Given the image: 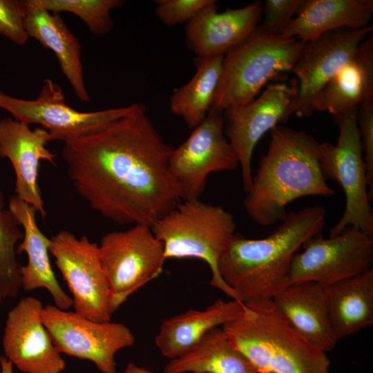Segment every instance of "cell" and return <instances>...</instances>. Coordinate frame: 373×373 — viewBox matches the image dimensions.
Segmentation results:
<instances>
[{
    "label": "cell",
    "mask_w": 373,
    "mask_h": 373,
    "mask_svg": "<svg viewBox=\"0 0 373 373\" xmlns=\"http://www.w3.org/2000/svg\"><path fill=\"white\" fill-rule=\"evenodd\" d=\"M245 304L218 299L203 310L190 309L162 321L155 343L161 354L173 359L189 352L203 336L240 316Z\"/></svg>",
    "instance_id": "24"
},
{
    "label": "cell",
    "mask_w": 373,
    "mask_h": 373,
    "mask_svg": "<svg viewBox=\"0 0 373 373\" xmlns=\"http://www.w3.org/2000/svg\"><path fill=\"white\" fill-rule=\"evenodd\" d=\"M331 329L337 340L373 324V269L325 285Z\"/></svg>",
    "instance_id": "25"
},
{
    "label": "cell",
    "mask_w": 373,
    "mask_h": 373,
    "mask_svg": "<svg viewBox=\"0 0 373 373\" xmlns=\"http://www.w3.org/2000/svg\"><path fill=\"white\" fill-rule=\"evenodd\" d=\"M25 28L29 37L37 39L57 57L61 70L77 97L84 102L90 101L84 79L81 60V45L68 28L59 14L51 12L37 0H23Z\"/></svg>",
    "instance_id": "20"
},
{
    "label": "cell",
    "mask_w": 373,
    "mask_h": 373,
    "mask_svg": "<svg viewBox=\"0 0 373 373\" xmlns=\"http://www.w3.org/2000/svg\"><path fill=\"white\" fill-rule=\"evenodd\" d=\"M51 142L41 127L32 130L29 125L13 117L0 119V157L7 158L15 174V195L33 207L43 218L46 216L38 184L41 161L55 165L56 155L47 149Z\"/></svg>",
    "instance_id": "17"
},
{
    "label": "cell",
    "mask_w": 373,
    "mask_h": 373,
    "mask_svg": "<svg viewBox=\"0 0 373 373\" xmlns=\"http://www.w3.org/2000/svg\"><path fill=\"white\" fill-rule=\"evenodd\" d=\"M224 56L197 57L193 77L175 90L170 98V109L193 129L210 111L220 78Z\"/></svg>",
    "instance_id": "27"
},
{
    "label": "cell",
    "mask_w": 373,
    "mask_h": 373,
    "mask_svg": "<svg viewBox=\"0 0 373 373\" xmlns=\"http://www.w3.org/2000/svg\"><path fill=\"white\" fill-rule=\"evenodd\" d=\"M98 247L113 312L131 295L157 278L166 260L162 243L146 224L108 232L102 237Z\"/></svg>",
    "instance_id": "8"
},
{
    "label": "cell",
    "mask_w": 373,
    "mask_h": 373,
    "mask_svg": "<svg viewBox=\"0 0 373 373\" xmlns=\"http://www.w3.org/2000/svg\"><path fill=\"white\" fill-rule=\"evenodd\" d=\"M364 163L366 169L368 193L373 198V97L365 99L356 114Z\"/></svg>",
    "instance_id": "33"
},
{
    "label": "cell",
    "mask_w": 373,
    "mask_h": 373,
    "mask_svg": "<svg viewBox=\"0 0 373 373\" xmlns=\"http://www.w3.org/2000/svg\"><path fill=\"white\" fill-rule=\"evenodd\" d=\"M213 0H157L155 15L165 26L188 23Z\"/></svg>",
    "instance_id": "32"
},
{
    "label": "cell",
    "mask_w": 373,
    "mask_h": 373,
    "mask_svg": "<svg viewBox=\"0 0 373 373\" xmlns=\"http://www.w3.org/2000/svg\"><path fill=\"white\" fill-rule=\"evenodd\" d=\"M244 304L222 329L257 373H329L326 352L305 340L271 299Z\"/></svg>",
    "instance_id": "4"
},
{
    "label": "cell",
    "mask_w": 373,
    "mask_h": 373,
    "mask_svg": "<svg viewBox=\"0 0 373 373\" xmlns=\"http://www.w3.org/2000/svg\"><path fill=\"white\" fill-rule=\"evenodd\" d=\"M296 14L278 37L296 38L309 43L335 29H360L370 26L373 1L305 0Z\"/></svg>",
    "instance_id": "22"
},
{
    "label": "cell",
    "mask_w": 373,
    "mask_h": 373,
    "mask_svg": "<svg viewBox=\"0 0 373 373\" xmlns=\"http://www.w3.org/2000/svg\"><path fill=\"white\" fill-rule=\"evenodd\" d=\"M46 10L59 14L68 12L80 18L95 35H105L113 28L111 12L121 7L122 0H37Z\"/></svg>",
    "instance_id": "29"
},
{
    "label": "cell",
    "mask_w": 373,
    "mask_h": 373,
    "mask_svg": "<svg viewBox=\"0 0 373 373\" xmlns=\"http://www.w3.org/2000/svg\"><path fill=\"white\" fill-rule=\"evenodd\" d=\"M133 104L94 112H79L65 101L61 87L45 79L37 97L33 100L16 98L0 90V108L27 125L39 124L49 134L50 141H68L98 132L120 119Z\"/></svg>",
    "instance_id": "11"
},
{
    "label": "cell",
    "mask_w": 373,
    "mask_h": 373,
    "mask_svg": "<svg viewBox=\"0 0 373 373\" xmlns=\"http://www.w3.org/2000/svg\"><path fill=\"white\" fill-rule=\"evenodd\" d=\"M164 373H257L249 361L214 327L189 352L171 359Z\"/></svg>",
    "instance_id": "26"
},
{
    "label": "cell",
    "mask_w": 373,
    "mask_h": 373,
    "mask_svg": "<svg viewBox=\"0 0 373 373\" xmlns=\"http://www.w3.org/2000/svg\"><path fill=\"white\" fill-rule=\"evenodd\" d=\"M306 44L296 38L266 35L258 26L224 55L211 109L224 111L253 101L269 80L292 70Z\"/></svg>",
    "instance_id": "6"
},
{
    "label": "cell",
    "mask_w": 373,
    "mask_h": 373,
    "mask_svg": "<svg viewBox=\"0 0 373 373\" xmlns=\"http://www.w3.org/2000/svg\"><path fill=\"white\" fill-rule=\"evenodd\" d=\"M23 229L6 207L5 195L0 187V304L15 298L21 288L20 267L17 248L23 239Z\"/></svg>",
    "instance_id": "28"
},
{
    "label": "cell",
    "mask_w": 373,
    "mask_h": 373,
    "mask_svg": "<svg viewBox=\"0 0 373 373\" xmlns=\"http://www.w3.org/2000/svg\"><path fill=\"white\" fill-rule=\"evenodd\" d=\"M41 318L61 354L90 361L102 373H115L117 352L135 342L122 323L94 321L55 305L44 306Z\"/></svg>",
    "instance_id": "10"
},
{
    "label": "cell",
    "mask_w": 373,
    "mask_h": 373,
    "mask_svg": "<svg viewBox=\"0 0 373 373\" xmlns=\"http://www.w3.org/2000/svg\"><path fill=\"white\" fill-rule=\"evenodd\" d=\"M305 0H266L258 28L266 35L278 37L301 8Z\"/></svg>",
    "instance_id": "30"
},
{
    "label": "cell",
    "mask_w": 373,
    "mask_h": 373,
    "mask_svg": "<svg viewBox=\"0 0 373 373\" xmlns=\"http://www.w3.org/2000/svg\"><path fill=\"white\" fill-rule=\"evenodd\" d=\"M115 373H151L148 370L139 367L133 363H129L122 372Z\"/></svg>",
    "instance_id": "34"
},
{
    "label": "cell",
    "mask_w": 373,
    "mask_h": 373,
    "mask_svg": "<svg viewBox=\"0 0 373 373\" xmlns=\"http://www.w3.org/2000/svg\"><path fill=\"white\" fill-rule=\"evenodd\" d=\"M49 251L70 291L75 312L94 321H111L114 312L98 245L62 229L50 238Z\"/></svg>",
    "instance_id": "9"
},
{
    "label": "cell",
    "mask_w": 373,
    "mask_h": 373,
    "mask_svg": "<svg viewBox=\"0 0 373 373\" xmlns=\"http://www.w3.org/2000/svg\"><path fill=\"white\" fill-rule=\"evenodd\" d=\"M238 166L225 136L223 111L213 109L182 144L173 148L169 158L170 172L183 200L199 199L210 173L235 171Z\"/></svg>",
    "instance_id": "12"
},
{
    "label": "cell",
    "mask_w": 373,
    "mask_h": 373,
    "mask_svg": "<svg viewBox=\"0 0 373 373\" xmlns=\"http://www.w3.org/2000/svg\"><path fill=\"white\" fill-rule=\"evenodd\" d=\"M236 227L231 213L220 205L207 204L199 199L180 202L151 226L164 246L166 259L204 260L211 272L210 284L237 300L236 292L223 281L218 268Z\"/></svg>",
    "instance_id": "5"
},
{
    "label": "cell",
    "mask_w": 373,
    "mask_h": 373,
    "mask_svg": "<svg viewBox=\"0 0 373 373\" xmlns=\"http://www.w3.org/2000/svg\"><path fill=\"white\" fill-rule=\"evenodd\" d=\"M372 29V25L360 29L338 28L307 43L292 69L298 84L290 106L291 114L302 117L314 113L312 104L319 92L351 59Z\"/></svg>",
    "instance_id": "15"
},
{
    "label": "cell",
    "mask_w": 373,
    "mask_h": 373,
    "mask_svg": "<svg viewBox=\"0 0 373 373\" xmlns=\"http://www.w3.org/2000/svg\"><path fill=\"white\" fill-rule=\"evenodd\" d=\"M25 14L23 0H0V35L17 45L26 44L29 36L25 28Z\"/></svg>",
    "instance_id": "31"
},
{
    "label": "cell",
    "mask_w": 373,
    "mask_h": 373,
    "mask_svg": "<svg viewBox=\"0 0 373 373\" xmlns=\"http://www.w3.org/2000/svg\"><path fill=\"white\" fill-rule=\"evenodd\" d=\"M262 11V3L255 1L218 12L217 1L213 0L186 23V45L197 57L224 56L256 30Z\"/></svg>",
    "instance_id": "18"
},
{
    "label": "cell",
    "mask_w": 373,
    "mask_h": 373,
    "mask_svg": "<svg viewBox=\"0 0 373 373\" xmlns=\"http://www.w3.org/2000/svg\"><path fill=\"white\" fill-rule=\"evenodd\" d=\"M326 209L314 205L287 213L269 236L249 239L234 233L218 261L223 281L248 302L271 300L290 284L294 256L310 238L320 234Z\"/></svg>",
    "instance_id": "2"
},
{
    "label": "cell",
    "mask_w": 373,
    "mask_h": 373,
    "mask_svg": "<svg viewBox=\"0 0 373 373\" xmlns=\"http://www.w3.org/2000/svg\"><path fill=\"white\" fill-rule=\"evenodd\" d=\"M373 97V37L362 41L351 59L325 84L316 96L312 110L327 111L334 120L358 111Z\"/></svg>",
    "instance_id": "21"
},
{
    "label": "cell",
    "mask_w": 373,
    "mask_h": 373,
    "mask_svg": "<svg viewBox=\"0 0 373 373\" xmlns=\"http://www.w3.org/2000/svg\"><path fill=\"white\" fill-rule=\"evenodd\" d=\"M1 373H13L12 364L5 356L0 357Z\"/></svg>",
    "instance_id": "35"
},
{
    "label": "cell",
    "mask_w": 373,
    "mask_h": 373,
    "mask_svg": "<svg viewBox=\"0 0 373 373\" xmlns=\"http://www.w3.org/2000/svg\"><path fill=\"white\" fill-rule=\"evenodd\" d=\"M105 128L64 143L61 154L75 191L117 224L151 226L182 200L169 167L173 146L142 102Z\"/></svg>",
    "instance_id": "1"
},
{
    "label": "cell",
    "mask_w": 373,
    "mask_h": 373,
    "mask_svg": "<svg viewBox=\"0 0 373 373\" xmlns=\"http://www.w3.org/2000/svg\"><path fill=\"white\" fill-rule=\"evenodd\" d=\"M270 132L267 152L244 200L248 215L263 227L280 222L296 199L334 194L321 173L320 143L313 136L281 125Z\"/></svg>",
    "instance_id": "3"
},
{
    "label": "cell",
    "mask_w": 373,
    "mask_h": 373,
    "mask_svg": "<svg viewBox=\"0 0 373 373\" xmlns=\"http://www.w3.org/2000/svg\"><path fill=\"white\" fill-rule=\"evenodd\" d=\"M294 258L290 284L316 282L327 285L371 269L373 238L348 226L339 234L309 239Z\"/></svg>",
    "instance_id": "13"
},
{
    "label": "cell",
    "mask_w": 373,
    "mask_h": 373,
    "mask_svg": "<svg viewBox=\"0 0 373 373\" xmlns=\"http://www.w3.org/2000/svg\"><path fill=\"white\" fill-rule=\"evenodd\" d=\"M8 208L23 232L17 253L25 251L28 257L27 264L20 267L21 288L27 291L44 288L51 295L56 307L68 309L73 306V300L64 291L52 270L49 257L50 238L39 229L36 221V209L16 195L10 199Z\"/></svg>",
    "instance_id": "19"
},
{
    "label": "cell",
    "mask_w": 373,
    "mask_h": 373,
    "mask_svg": "<svg viewBox=\"0 0 373 373\" xmlns=\"http://www.w3.org/2000/svg\"><path fill=\"white\" fill-rule=\"evenodd\" d=\"M297 91L296 85L269 84L251 102L223 111L226 137L238 157L245 192L251 185V159L257 143L267 131L288 120Z\"/></svg>",
    "instance_id": "14"
},
{
    "label": "cell",
    "mask_w": 373,
    "mask_h": 373,
    "mask_svg": "<svg viewBox=\"0 0 373 373\" xmlns=\"http://www.w3.org/2000/svg\"><path fill=\"white\" fill-rule=\"evenodd\" d=\"M357 111L335 120L339 128L336 144L328 142L320 143L321 173L326 180L335 181L345 195V210L331 228L329 236H336L347 227L352 226L373 238V214L356 122Z\"/></svg>",
    "instance_id": "7"
},
{
    "label": "cell",
    "mask_w": 373,
    "mask_h": 373,
    "mask_svg": "<svg viewBox=\"0 0 373 373\" xmlns=\"http://www.w3.org/2000/svg\"><path fill=\"white\" fill-rule=\"evenodd\" d=\"M38 298H21L8 313L2 338L5 357L24 373H61L66 362L41 318Z\"/></svg>",
    "instance_id": "16"
},
{
    "label": "cell",
    "mask_w": 373,
    "mask_h": 373,
    "mask_svg": "<svg viewBox=\"0 0 373 373\" xmlns=\"http://www.w3.org/2000/svg\"><path fill=\"white\" fill-rule=\"evenodd\" d=\"M324 287L316 282L291 283L271 300L305 340L327 352L338 340L330 327Z\"/></svg>",
    "instance_id": "23"
}]
</instances>
